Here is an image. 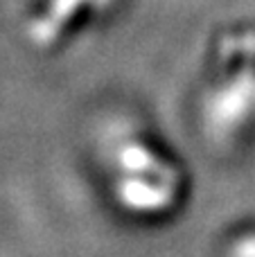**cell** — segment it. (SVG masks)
Wrapping results in <instances>:
<instances>
[{
	"label": "cell",
	"instance_id": "obj_4",
	"mask_svg": "<svg viewBox=\"0 0 255 257\" xmlns=\"http://www.w3.org/2000/svg\"><path fill=\"white\" fill-rule=\"evenodd\" d=\"M230 257H255V235H244L230 248Z\"/></svg>",
	"mask_w": 255,
	"mask_h": 257
},
{
	"label": "cell",
	"instance_id": "obj_3",
	"mask_svg": "<svg viewBox=\"0 0 255 257\" xmlns=\"http://www.w3.org/2000/svg\"><path fill=\"white\" fill-rule=\"evenodd\" d=\"M117 0H30L23 21L30 45L52 52L102 23Z\"/></svg>",
	"mask_w": 255,
	"mask_h": 257
},
{
	"label": "cell",
	"instance_id": "obj_2",
	"mask_svg": "<svg viewBox=\"0 0 255 257\" xmlns=\"http://www.w3.org/2000/svg\"><path fill=\"white\" fill-rule=\"evenodd\" d=\"M219 79L201 104L203 126L215 138L239 131L255 111V32H230L217 43Z\"/></svg>",
	"mask_w": 255,
	"mask_h": 257
},
{
	"label": "cell",
	"instance_id": "obj_1",
	"mask_svg": "<svg viewBox=\"0 0 255 257\" xmlns=\"http://www.w3.org/2000/svg\"><path fill=\"white\" fill-rule=\"evenodd\" d=\"M102 160L108 199L126 217L163 219L183 201V169L147 133L136 128L117 131L106 142Z\"/></svg>",
	"mask_w": 255,
	"mask_h": 257
}]
</instances>
